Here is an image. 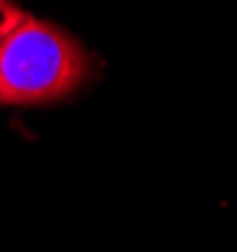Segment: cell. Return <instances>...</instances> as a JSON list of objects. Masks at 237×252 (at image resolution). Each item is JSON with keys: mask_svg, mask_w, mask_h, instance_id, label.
<instances>
[{"mask_svg": "<svg viewBox=\"0 0 237 252\" xmlns=\"http://www.w3.org/2000/svg\"><path fill=\"white\" fill-rule=\"evenodd\" d=\"M97 58L65 28L25 13L0 48V107H35L75 95Z\"/></svg>", "mask_w": 237, "mask_h": 252, "instance_id": "obj_1", "label": "cell"}, {"mask_svg": "<svg viewBox=\"0 0 237 252\" xmlns=\"http://www.w3.org/2000/svg\"><path fill=\"white\" fill-rule=\"evenodd\" d=\"M25 10L15 3V0H0V48H3L8 32L23 20Z\"/></svg>", "mask_w": 237, "mask_h": 252, "instance_id": "obj_2", "label": "cell"}]
</instances>
